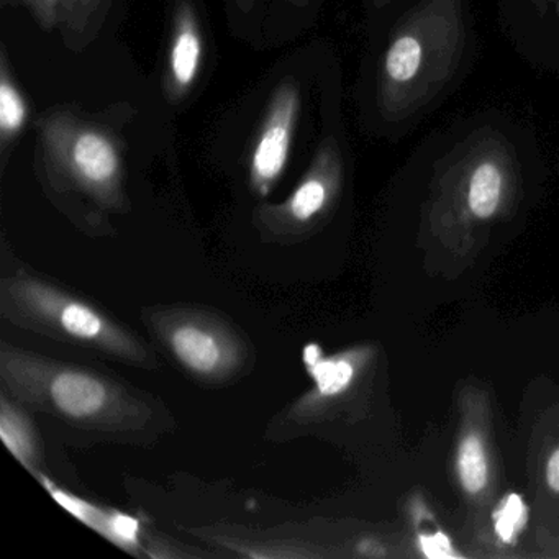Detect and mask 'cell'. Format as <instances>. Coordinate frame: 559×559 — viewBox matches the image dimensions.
Instances as JSON below:
<instances>
[{"instance_id": "1", "label": "cell", "mask_w": 559, "mask_h": 559, "mask_svg": "<svg viewBox=\"0 0 559 559\" xmlns=\"http://www.w3.org/2000/svg\"><path fill=\"white\" fill-rule=\"evenodd\" d=\"M35 130L37 171L51 201L99 221L129 211L119 133L67 107L47 110Z\"/></svg>"}, {"instance_id": "2", "label": "cell", "mask_w": 559, "mask_h": 559, "mask_svg": "<svg viewBox=\"0 0 559 559\" xmlns=\"http://www.w3.org/2000/svg\"><path fill=\"white\" fill-rule=\"evenodd\" d=\"M0 379L27 407L86 430H143L155 411L126 385L81 366L0 346Z\"/></svg>"}, {"instance_id": "3", "label": "cell", "mask_w": 559, "mask_h": 559, "mask_svg": "<svg viewBox=\"0 0 559 559\" xmlns=\"http://www.w3.org/2000/svg\"><path fill=\"white\" fill-rule=\"evenodd\" d=\"M464 48L463 0H421L395 28L382 55L378 74L382 116L402 122L424 110L453 80Z\"/></svg>"}, {"instance_id": "4", "label": "cell", "mask_w": 559, "mask_h": 559, "mask_svg": "<svg viewBox=\"0 0 559 559\" xmlns=\"http://www.w3.org/2000/svg\"><path fill=\"white\" fill-rule=\"evenodd\" d=\"M0 310L14 325L38 335L119 359L126 365L158 366L148 345L103 309L25 271L4 277L0 283Z\"/></svg>"}, {"instance_id": "5", "label": "cell", "mask_w": 559, "mask_h": 559, "mask_svg": "<svg viewBox=\"0 0 559 559\" xmlns=\"http://www.w3.org/2000/svg\"><path fill=\"white\" fill-rule=\"evenodd\" d=\"M510 146L500 136L480 135L461 146L438 179L430 217L447 235L463 237L492 224L515 199L519 175Z\"/></svg>"}, {"instance_id": "6", "label": "cell", "mask_w": 559, "mask_h": 559, "mask_svg": "<svg viewBox=\"0 0 559 559\" xmlns=\"http://www.w3.org/2000/svg\"><path fill=\"white\" fill-rule=\"evenodd\" d=\"M145 319L168 355L199 381L225 384L250 366L247 340L211 310L159 307L146 312Z\"/></svg>"}, {"instance_id": "7", "label": "cell", "mask_w": 559, "mask_h": 559, "mask_svg": "<svg viewBox=\"0 0 559 559\" xmlns=\"http://www.w3.org/2000/svg\"><path fill=\"white\" fill-rule=\"evenodd\" d=\"M345 182V162L333 136L317 148L306 175L289 198L280 204H263L254 211L253 224L261 237L277 243H296L316 234L338 204Z\"/></svg>"}, {"instance_id": "8", "label": "cell", "mask_w": 559, "mask_h": 559, "mask_svg": "<svg viewBox=\"0 0 559 559\" xmlns=\"http://www.w3.org/2000/svg\"><path fill=\"white\" fill-rule=\"evenodd\" d=\"M302 110L299 84L284 80L271 94L250 152L248 179L258 198H267L286 171Z\"/></svg>"}, {"instance_id": "9", "label": "cell", "mask_w": 559, "mask_h": 559, "mask_svg": "<svg viewBox=\"0 0 559 559\" xmlns=\"http://www.w3.org/2000/svg\"><path fill=\"white\" fill-rule=\"evenodd\" d=\"M454 477L471 506H484L493 490V457L487 404L483 395L463 402V420L454 450Z\"/></svg>"}, {"instance_id": "10", "label": "cell", "mask_w": 559, "mask_h": 559, "mask_svg": "<svg viewBox=\"0 0 559 559\" xmlns=\"http://www.w3.org/2000/svg\"><path fill=\"white\" fill-rule=\"evenodd\" d=\"M204 31L194 0H173L163 91L171 106L191 96L204 61Z\"/></svg>"}, {"instance_id": "11", "label": "cell", "mask_w": 559, "mask_h": 559, "mask_svg": "<svg viewBox=\"0 0 559 559\" xmlns=\"http://www.w3.org/2000/svg\"><path fill=\"white\" fill-rule=\"evenodd\" d=\"M366 359V349H353L329 359L310 362L313 388L290 407L287 421L299 427H309L329 420L330 415L338 411L342 399L355 384L356 374Z\"/></svg>"}, {"instance_id": "12", "label": "cell", "mask_w": 559, "mask_h": 559, "mask_svg": "<svg viewBox=\"0 0 559 559\" xmlns=\"http://www.w3.org/2000/svg\"><path fill=\"white\" fill-rule=\"evenodd\" d=\"M114 0H24L41 31L58 34L70 50L96 40Z\"/></svg>"}, {"instance_id": "13", "label": "cell", "mask_w": 559, "mask_h": 559, "mask_svg": "<svg viewBox=\"0 0 559 559\" xmlns=\"http://www.w3.org/2000/svg\"><path fill=\"white\" fill-rule=\"evenodd\" d=\"M37 477L44 480L51 497H55L68 512L73 513L81 522L86 523L87 526L96 530L97 533L106 536L120 548L130 552H139L140 548H145L142 542V523L135 516L94 506V503L86 502V500L48 483L47 477L41 474L37 473Z\"/></svg>"}, {"instance_id": "14", "label": "cell", "mask_w": 559, "mask_h": 559, "mask_svg": "<svg viewBox=\"0 0 559 559\" xmlns=\"http://www.w3.org/2000/svg\"><path fill=\"white\" fill-rule=\"evenodd\" d=\"M31 120V104L19 86L5 47L0 48V162L2 169L15 143L27 129Z\"/></svg>"}, {"instance_id": "15", "label": "cell", "mask_w": 559, "mask_h": 559, "mask_svg": "<svg viewBox=\"0 0 559 559\" xmlns=\"http://www.w3.org/2000/svg\"><path fill=\"white\" fill-rule=\"evenodd\" d=\"M0 437L12 454L35 473L40 461V443L31 418L9 401L8 395L0 397Z\"/></svg>"}, {"instance_id": "16", "label": "cell", "mask_w": 559, "mask_h": 559, "mask_svg": "<svg viewBox=\"0 0 559 559\" xmlns=\"http://www.w3.org/2000/svg\"><path fill=\"white\" fill-rule=\"evenodd\" d=\"M526 506L519 496H509L493 512V532L503 545H513L526 523Z\"/></svg>"}, {"instance_id": "17", "label": "cell", "mask_w": 559, "mask_h": 559, "mask_svg": "<svg viewBox=\"0 0 559 559\" xmlns=\"http://www.w3.org/2000/svg\"><path fill=\"white\" fill-rule=\"evenodd\" d=\"M546 486L551 492L559 493V447L549 454L545 466Z\"/></svg>"}, {"instance_id": "18", "label": "cell", "mask_w": 559, "mask_h": 559, "mask_svg": "<svg viewBox=\"0 0 559 559\" xmlns=\"http://www.w3.org/2000/svg\"><path fill=\"white\" fill-rule=\"evenodd\" d=\"M235 4L238 5V9L243 12L251 11L254 5V0H235Z\"/></svg>"}, {"instance_id": "19", "label": "cell", "mask_w": 559, "mask_h": 559, "mask_svg": "<svg viewBox=\"0 0 559 559\" xmlns=\"http://www.w3.org/2000/svg\"><path fill=\"white\" fill-rule=\"evenodd\" d=\"M2 5H24V0H0Z\"/></svg>"}, {"instance_id": "20", "label": "cell", "mask_w": 559, "mask_h": 559, "mask_svg": "<svg viewBox=\"0 0 559 559\" xmlns=\"http://www.w3.org/2000/svg\"><path fill=\"white\" fill-rule=\"evenodd\" d=\"M290 4L297 5V8H302V5L309 4L310 0H289Z\"/></svg>"}, {"instance_id": "21", "label": "cell", "mask_w": 559, "mask_h": 559, "mask_svg": "<svg viewBox=\"0 0 559 559\" xmlns=\"http://www.w3.org/2000/svg\"><path fill=\"white\" fill-rule=\"evenodd\" d=\"M376 2H385V0H376Z\"/></svg>"}]
</instances>
